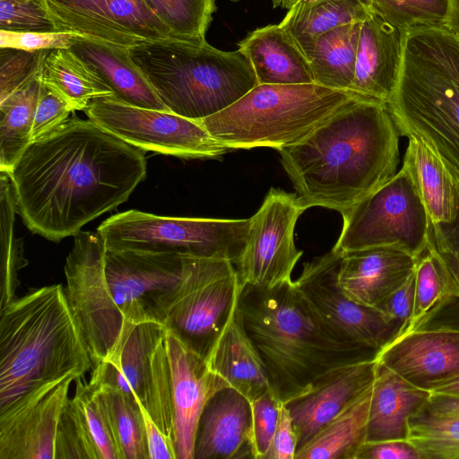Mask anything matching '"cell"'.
<instances>
[{"mask_svg":"<svg viewBox=\"0 0 459 459\" xmlns=\"http://www.w3.org/2000/svg\"><path fill=\"white\" fill-rule=\"evenodd\" d=\"M248 219L159 216L129 210L108 217L97 233L108 249H132L197 257L239 259Z\"/></svg>","mask_w":459,"mask_h":459,"instance_id":"cell-9","label":"cell"},{"mask_svg":"<svg viewBox=\"0 0 459 459\" xmlns=\"http://www.w3.org/2000/svg\"><path fill=\"white\" fill-rule=\"evenodd\" d=\"M40 75L0 101V171L9 172L31 143Z\"/></svg>","mask_w":459,"mask_h":459,"instance_id":"cell-33","label":"cell"},{"mask_svg":"<svg viewBox=\"0 0 459 459\" xmlns=\"http://www.w3.org/2000/svg\"><path fill=\"white\" fill-rule=\"evenodd\" d=\"M370 12L361 0H299L288 9L280 25L307 57L321 35L342 25L360 22Z\"/></svg>","mask_w":459,"mask_h":459,"instance_id":"cell-30","label":"cell"},{"mask_svg":"<svg viewBox=\"0 0 459 459\" xmlns=\"http://www.w3.org/2000/svg\"><path fill=\"white\" fill-rule=\"evenodd\" d=\"M74 112V110L61 97L42 83L33 120L31 143L57 131Z\"/></svg>","mask_w":459,"mask_h":459,"instance_id":"cell-45","label":"cell"},{"mask_svg":"<svg viewBox=\"0 0 459 459\" xmlns=\"http://www.w3.org/2000/svg\"><path fill=\"white\" fill-rule=\"evenodd\" d=\"M48 51L0 48V101L40 75Z\"/></svg>","mask_w":459,"mask_h":459,"instance_id":"cell-42","label":"cell"},{"mask_svg":"<svg viewBox=\"0 0 459 459\" xmlns=\"http://www.w3.org/2000/svg\"><path fill=\"white\" fill-rule=\"evenodd\" d=\"M306 210L296 194L271 188L250 218L245 248L235 264L242 286L272 289L291 281L302 255L294 244V229Z\"/></svg>","mask_w":459,"mask_h":459,"instance_id":"cell-14","label":"cell"},{"mask_svg":"<svg viewBox=\"0 0 459 459\" xmlns=\"http://www.w3.org/2000/svg\"><path fill=\"white\" fill-rule=\"evenodd\" d=\"M166 332L159 322H125L118 342L105 360L92 367L89 382L114 387L135 398L154 423L174 438Z\"/></svg>","mask_w":459,"mask_h":459,"instance_id":"cell-11","label":"cell"},{"mask_svg":"<svg viewBox=\"0 0 459 459\" xmlns=\"http://www.w3.org/2000/svg\"><path fill=\"white\" fill-rule=\"evenodd\" d=\"M92 366L62 284L31 288L0 310V412Z\"/></svg>","mask_w":459,"mask_h":459,"instance_id":"cell-5","label":"cell"},{"mask_svg":"<svg viewBox=\"0 0 459 459\" xmlns=\"http://www.w3.org/2000/svg\"><path fill=\"white\" fill-rule=\"evenodd\" d=\"M40 80L74 111H83L95 99L115 95L100 74L71 48L48 51Z\"/></svg>","mask_w":459,"mask_h":459,"instance_id":"cell-29","label":"cell"},{"mask_svg":"<svg viewBox=\"0 0 459 459\" xmlns=\"http://www.w3.org/2000/svg\"><path fill=\"white\" fill-rule=\"evenodd\" d=\"M342 254L333 248L303 264L295 285L321 319L345 339L377 352L399 328L377 309L351 300L337 282Z\"/></svg>","mask_w":459,"mask_h":459,"instance_id":"cell-16","label":"cell"},{"mask_svg":"<svg viewBox=\"0 0 459 459\" xmlns=\"http://www.w3.org/2000/svg\"><path fill=\"white\" fill-rule=\"evenodd\" d=\"M431 243L459 255V216L452 223L432 226Z\"/></svg>","mask_w":459,"mask_h":459,"instance_id":"cell-53","label":"cell"},{"mask_svg":"<svg viewBox=\"0 0 459 459\" xmlns=\"http://www.w3.org/2000/svg\"><path fill=\"white\" fill-rule=\"evenodd\" d=\"M377 368L375 358L333 369L307 394L286 403L297 435L298 449L371 389Z\"/></svg>","mask_w":459,"mask_h":459,"instance_id":"cell-20","label":"cell"},{"mask_svg":"<svg viewBox=\"0 0 459 459\" xmlns=\"http://www.w3.org/2000/svg\"><path fill=\"white\" fill-rule=\"evenodd\" d=\"M274 7L289 9L294 3L299 0H271Z\"/></svg>","mask_w":459,"mask_h":459,"instance_id":"cell-56","label":"cell"},{"mask_svg":"<svg viewBox=\"0 0 459 459\" xmlns=\"http://www.w3.org/2000/svg\"><path fill=\"white\" fill-rule=\"evenodd\" d=\"M195 459H255L251 402L236 389H221L204 406Z\"/></svg>","mask_w":459,"mask_h":459,"instance_id":"cell-22","label":"cell"},{"mask_svg":"<svg viewBox=\"0 0 459 459\" xmlns=\"http://www.w3.org/2000/svg\"><path fill=\"white\" fill-rule=\"evenodd\" d=\"M430 392L377 362L372 386L367 442L407 439L409 420L427 404Z\"/></svg>","mask_w":459,"mask_h":459,"instance_id":"cell-25","label":"cell"},{"mask_svg":"<svg viewBox=\"0 0 459 459\" xmlns=\"http://www.w3.org/2000/svg\"><path fill=\"white\" fill-rule=\"evenodd\" d=\"M356 459H423V456L408 439H388L366 442Z\"/></svg>","mask_w":459,"mask_h":459,"instance_id":"cell-49","label":"cell"},{"mask_svg":"<svg viewBox=\"0 0 459 459\" xmlns=\"http://www.w3.org/2000/svg\"><path fill=\"white\" fill-rule=\"evenodd\" d=\"M71 49L100 74L117 98L138 107L169 111L128 49L82 37L76 38Z\"/></svg>","mask_w":459,"mask_h":459,"instance_id":"cell-28","label":"cell"},{"mask_svg":"<svg viewBox=\"0 0 459 459\" xmlns=\"http://www.w3.org/2000/svg\"><path fill=\"white\" fill-rule=\"evenodd\" d=\"M78 36L66 32L0 30V48L28 51L71 48Z\"/></svg>","mask_w":459,"mask_h":459,"instance_id":"cell-46","label":"cell"},{"mask_svg":"<svg viewBox=\"0 0 459 459\" xmlns=\"http://www.w3.org/2000/svg\"><path fill=\"white\" fill-rule=\"evenodd\" d=\"M298 441L292 418L285 403H280L276 430L264 459H295Z\"/></svg>","mask_w":459,"mask_h":459,"instance_id":"cell-48","label":"cell"},{"mask_svg":"<svg viewBox=\"0 0 459 459\" xmlns=\"http://www.w3.org/2000/svg\"><path fill=\"white\" fill-rule=\"evenodd\" d=\"M361 1H363L364 3H366V4H368L369 2H371L372 0H361Z\"/></svg>","mask_w":459,"mask_h":459,"instance_id":"cell-57","label":"cell"},{"mask_svg":"<svg viewBox=\"0 0 459 459\" xmlns=\"http://www.w3.org/2000/svg\"><path fill=\"white\" fill-rule=\"evenodd\" d=\"M342 219V232L333 247L340 253L395 246L418 259L430 243V219L405 164Z\"/></svg>","mask_w":459,"mask_h":459,"instance_id":"cell-12","label":"cell"},{"mask_svg":"<svg viewBox=\"0 0 459 459\" xmlns=\"http://www.w3.org/2000/svg\"><path fill=\"white\" fill-rule=\"evenodd\" d=\"M231 1H234V2H236V1H239V0H231Z\"/></svg>","mask_w":459,"mask_h":459,"instance_id":"cell-59","label":"cell"},{"mask_svg":"<svg viewBox=\"0 0 459 459\" xmlns=\"http://www.w3.org/2000/svg\"><path fill=\"white\" fill-rule=\"evenodd\" d=\"M145 152L88 119L69 118L32 142L6 172L16 212L50 241L75 236L125 203L145 179Z\"/></svg>","mask_w":459,"mask_h":459,"instance_id":"cell-1","label":"cell"},{"mask_svg":"<svg viewBox=\"0 0 459 459\" xmlns=\"http://www.w3.org/2000/svg\"><path fill=\"white\" fill-rule=\"evenodd\" d=\"M399 136L387 104L356 98L278 152L305 210L319 206L344 216L395 175Z\"/></svg>","mask_w":459,"mask_h":459,"instance_id":"cell-3","label":"cell"},{"mask_svg":"<svg viewBox=\"0 0 459 459\" xmlns=\"http://www.w3.org/2000/svg\"><path fill=\"white\" fill-rule=\"evenodd\" d=\"M242 287L232 261L183 255L182 277L163 302V325L206 359L235 311Z\"/></svg>","mask_w":459,"mask_h":459,"instance_id":"cell-10","label":"cell"},{"mask_svg":"<svg viewBox=\"0 0 459 459\" xmlns=\"http://www.w3.org/2000/svg\"><path fill=\"white\" fill-rule=\"evenodd\" d=\"M0 309L13 301L20 286L18 272L28 261L22 240L14 237L15 200L8 174L0 171Z\"/></svg>","mask_w":459,"mask_h":459,"instance_id":"cell-35","label":"cell"},{"mask_svg":"<svg viewBox=\"0 0 459 459\" xmlns=\"http://www.w3.org/2000/svg\"><path fill=\"white\" fill-rule=\"evenodd\" d=\"M92 385L108 411L122 459H149L138 401L108 385Z\"/></svg>","mask_w":459,"mask_h":459,"instance_id":"cell-34","label":"cell"},{"mask_svg":"<svg viewBox=\"0 0 459 459\" xmlns=\"http://www.w3.org/2000/svg\"><path fill=\"white\" fill-rule=\"evenodd\" d=\"M56 32L129 49L178 39L144 0H40Z\"/></svg>","mask_w":459,"mask_h":459,"instance_id":"cell-15","label":"cell"},{"mask_svg":"<svg viewBox=\"0 0 459 459\" xmlns=\"http://www.w3.org/2000/svg\"><path fill=\"white\" fill-rule=\"evenodd\" d=\"M238 47L251 65L257 84L315 83L307 57L280 23L255 29Z\"/></svg>","mask_w":459,"mask_h":459,"instance_id":"cell-24","label":"cell"},{"mask_svg":"<svg viewBox=\"0 0 459 459\" xmlns=\"http://www.w3.org/2000/svg\"><path fill=\"white\" fill-rule=\"evenodd\" d=\"M376 359L430 392L459 377V327L425 325L405 333L385 345Z\"/></svg>","mask_w":459,"mask_h":459,"instance_id":"cell-19","label":"cell"},{"mask_svg":"<svg viewBox=\"0 0 459 459\" xmlns=\"http://www.w3.org/2000/svg\"><path fill=\"white\" fill-rule=\"evenodd\" d=\"M371 393L372 387L299 448L295 459H356L367 442Z\"/></svg>","mask_w":459,"mask_h":459,"instance_id":"cell-31","label":"cell"},{"mask_svg":"<svg viewBox=\"0 0 459 459\" xmlns=\"http://www.w3.org/2000/svg\"><path fill=\"white\" fill-rule=\"evenodd\" d=\"M428 247L438 264L446 293L459 298V260L456 255L447 249L437 248L432 243Z\"/></svg>","mask_w":459,"mask_h":459,"instance_id":"cell-51","label":"cell"},{"mask_svg":"<svg viewBox=\"0 0 459 459\" xmlns=\"http://www.w3.org/2000/svg\"><path fill=\"white\" fill-rule=\"evenodd\" d=\"M407 439L423 459H459V418L418 412L409 420Z\"/></svg>","mask_w":459,"mask_h":459,"instance_id":"cell-37","label":"cell"},{"mask_svg":"<svg viewBox=\"0 0 459 459\" xmlns=\"http://www.w3.org/2000/svg\"><path fill=\"white\" fill-rule=\"evenodd\" d=\"M402 40L403 30L370 12L360 24L350 91L362 99L387 104L397 79Z\"/></svg>","mask_w":459,"mask_h":459,"instance_id":"cell-23","label":"cell"},{"mask_svg":"<svg viewBox=\"0 0 459 459\" xmlns=\"http://www.w3.org/2000/svg\"><path fill=\"white\" fill-rule=\"evenodd\" d=\"M0 30L56 32L40 0H0Z\"/></svg>","mask_w":459,"mask_h":459,"instance_id":"cell-43","label":"cell"},{"mask_svg":"<svg viewBox=\"0 0 459 459\" xmlns=\"http://www.w3.org/2000/svg\"><path fill=\"white\" fill-rule=\"evenodd\" d=\"M408 139L403 164L413 177L431 226L454 222L459 216V176L422 138Z\"/></svg>","mask_w":459,"mask_h":459,"instance_id":"cell-27","label":"cell"},{"mask_svg":"<svg viewBox=\"0 0 459 459\" xmlns=\"http://www.w3.org/2000/svg\"><path fill=\"white\" fill-rule=\"evenodd\" d=\"M356 98L316 83L257 84L227 108L196 120L230 150L293 145Z\"/></svg>","mask_w":459,"mask_h":459,"instance_id":"cell-8","label":"cell"},{"mask_svg":"<svg viewBox=\"0 0 459 459\" xmlns=\"http://www.w3.org/2000/svg\"><path fill=\"white\" fill-rule=\"evenodd\" d=\"M420 412L439 418H459V396L430 393Z\"/></svg>","mask_w":459,"mask_h":459,"instance_id":"cell-52","label":"cell"},{"mask_svg":"<svg viewBox=\"0 0 459 459\" xmlns=\"http://www.w3.org/2000/svg\"><path fill=\"white\" fill-rule=\"evenodd\" d=\"M55 459H100L84 412L74 397L68 399L59 418Z\"/></svg>","mask_w":459,"mask_h":459,"instance_id":"cell-39","label":"cell"},{"mask_svg":"<svg viewBox=\"0 0 459 459\" xmlns=\"http://www.w3.org/2000/svg\"><path fill=\"white\" fill-rule=\"evenodd\" d=\"M209 368L250 402L271 391L264 363L238 309L206 357Z\"/></svg>","mask_w":459,"mask_h":459,"instance_id":"cell-26","label":"cell"},{"mask_svg":"<svg viewBox=\"0 0 459 459\" xmlns=\"http://www.w3.org/2000/svg\"><path fill=\"white\" fill-rule=\"evenodd\" d=\"M128 54L168 109L193 120L227 108L257 85L238 49L222 51L205 39L148 41Z\"/></svg>","mask_w":459,"mask_h":459,"instance_id":"cell-7","label":"cell"},{"mask_svg":"<svg viewBox=\"0 0 459 459\" xmlns=\"http://www.w3.org/2000/svg\"><path fill=\"white\" fill-rule=\"evenodd\" d=\"M174 409V440L177 459H195L199 419L207 402L221 389L230 387L208 366L206 359L167 329Z\"/></svg>","mask_w":459,"mask_h":459,"instance_id":"cell-18","label":"cell"},{"mask_svg":"<svg viewBox=\"0 0 459 459\" xmlns=\"http://www.w3.org/2000/svg\"><path fill=\"white\" fill-rule=\"evenodd\" d=\"M370 11L401 30L420 25H445L448 0H372Z\"/></svg>","mask_w":459,"mask_h":459,"instance_id":"cell-40","label":"cell"},{"mask_svg":"<svg viewBox=\"0 0 459 459\" xmlns=\"http://www.w3.org/2000/svg\"><path fill=\"white\" fill-rule=\"evenodd\" d=\"M454 254H455V253H454ZM456 256H457V258H458V260H459V255H456Z\"/></svg>","mask_w":459,"mask_h":459,"instance_id":"cell-58","label":"cell"},{"mask_svg":"<svg viewBox=\"0 0 459 459\" xmlns=\"http://www.w3.org/2000/svg\"><path fill=\"white\" fill-rule=\"evenodd\" d=\"M280 403L271 391L251 402L255 459H264L270 448L278 424Z\"/></svg>","mask_w":459,"mask_h":459,"instance_id":"cell-44","label":"cell"},{"mask_svg":"<svg viewBox=\"0 0 459 459\" xmlns=\"http://www.w3.org/2000/svg\"><path fill=\"white\" fill-rule=\"evenodd\" d=\"M183 273V255L106 248L96 232L79 231L65 264V292L92 367L119 341L125 322L163 324L164 299Z\"/></svg>","mask_w":459,"mask_h":459,"instance_id":"cell-2","label":"cell"},{"mask_svg":"<svg viewBox=\"0 0 459 459\" xmlns=\"http://www.w3.org/2000/svg\"><path fill=\"white\" fill-rule=\"evenodd\" d=\"M445 25L459 37V0H448L447 18Z\"/></svg>","mask_w":459,"mask_h":459,"instance_id":"cell-54","label":"cell"},{"mask_svg":"<svg viewBox=\"0 0 459 459\" xmlns=\"http://www.w3.org/2000/svg\"><path fill=\"white\" fill-rule=\"evenodd\" d=\"M140 407L145 424L149 459H177L174 438L166 435L154 423L141 404Z\"/></svg>","mask_w":459,"mask_h":459,"instance_id":"cell-50","label":"cell"},{"mask_svg":"<svg viewBox=\"0 0 459 459\" xmlns=\"http://www.w3.org/2000/svg\"><path fill=\"white\" fill-rule=\"evenodd\" d=\"M430 393L459 396V377L436 386Z\"/></svg>","mask_w":459,"mask_h":459,"instance_id":"cell-55","label":"cell"},{"mask_svg":"<svg viewBox=\"0 0 459 459\" xmlns=\"http://www.w3.org/2000/svg\"><path fill=\"white\" fill-rule=\"evenodd\" d=\"M402 136L422 138L459 176V37L446 25L403 30L387 102Z\"/></svg>","mask_w":459,"mask_h":459,"instance_id":"cell-6","label":"cell"},{"mask_svg":"<svg viewBox=\"0 0 459 459\" xmlns=\"http://www.w3.org/2000/svg\"><path fill=\"white\" fill-rule=\"evenodd\" d=\"M360 22L339 26L321 35L307 59L316 84L350 91L355 73Z\"/></svg>","mask_w":459,"mask_h":459,"instance_id":"cell-32","label":"cell"},{"mask_svg":"<svg viewBox=\"0 0 459 459\" xmlns=\"http://www.w3.org/2000/svg\"><path fill=\"white\" fill-rule=\"evenodd\" d=\"M76 382L74 398L86 417L90 430L99 451L100 459H122L108 411L96 388L82 377Z\"/></svg>","mask_w":459,"mask_h":459,"instance_id":"cell-41","label":"cell"},{"mask_svg":"<svg viewBox=\"0 0 459 459\" xmlns=\"http://www.w3.org/2000/svg\"><path fill=\"white\" fill-rule=\"evenodd\" d=\"M74 380L45 385L0 412V459H55L56 429Z\"/></svg>","mask_w":459,"mask_h":459,"instance_id":"cell-17","label":"cell"},{"mask_svg":"<svg viewBox=\"0 0 459 459\" xmlns=\"http://www.w3.org/2000/svg\"><path fill=\"white\" fill-rule=\"evenodd\" d=\"M174 37L204 40L216 10L214 0H144Z\"/></svg>","mask_w":459,"mask_h":459,"instance_id":"cell-36","label":"cell"},{"mask_svg":"<svg viewBox=\"0 0 459 459\" xmlns=\"http://www.w3.org/2000/svg\"><path fill=\"white\" fill-rule=\"evenodd\" d=\"M341 254L338 285L351 300L376 309L414 272L418 260L395 246Z\"/></svg>","mask_w":459,"mask_h":459,"instance_id":"cell-21","label":"cell"},{"mask_svg":"<svg viewBox=\"0 0 459 459\" xmlns=\"http://www.w3.org/2000/svg\"><path fill=\"white\" fill-rule=\"evenodd\" d=\"M414 290L415 279L413 272L377 308L388 321L394 323L398 326L399 331L394 338L400 336L411 322L414 307Z\"/></svg>","mask_w":459,"mask_h":459,"instance_id":"cell-47","label":"cell"},{"mask_svg":"<svg viewBox=\"0 0 459 459\" xmlns=\"http://www.w3.org/2000/svg\"><path fill=\"white\" fill-rule=\"evenodd\" d=\"M83 111L102 128L144 152L183 159H219L231 151L196 120L138 107L115 95L93 100Z\"/></svg>","mask_w":459,"mask_h":459,"instance_id":"cell-13","label":"cell"},{"mask_svg":"<svg viewBox=\"0 0 459 459\" xmlns=\"http://www.w3.org/2000/svg\"><path fill=\"white\" fill-rule=\"evenodd\" d=\"M238 309L264 363L270 390L285 404L330 371L377 354L330 328L293 281L272 289L244 285Z\"/></svg>","mask_w":459,"mask_h":459,"instance_id":"cell-4","label":"cell"},{"mask_svg":"<svg viewBox=\"0 0 459 459\" xmlns=\"http://www.w3.org/2000/svg\"><path fill=\"white\" fill-rule=\"evenodd\" d=\"M414 279L413 313L408 327L402 334L425 325L448 297L438 264L429 247L417 260Z\"/></svg>","mask_w":459,"mask_h":459,"instance_id":"cell-38","label":"cell"}]
</instances>
